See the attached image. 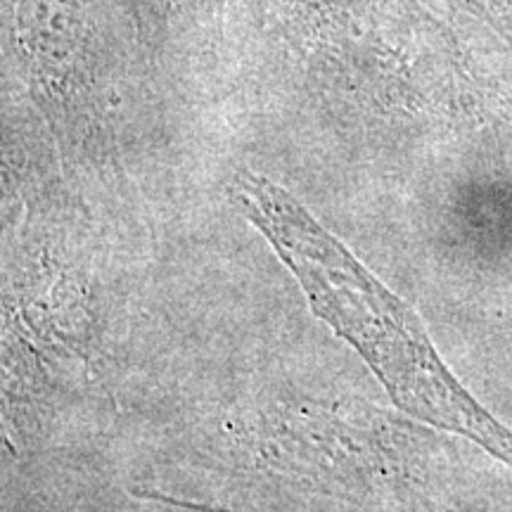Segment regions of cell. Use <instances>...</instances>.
<instances>
[{
	"instance_id": "cell-1",
	"label": "cell",
	"mask_w": 512,
	"mask_h": 512,
	"mask_svg": "<svg viewBox=\"0 0 512 512\" xmlns=\"http://www.w3.org/2000/svg\"><path fill=\"white\" fill-rule=\"evenodd\" d=\"M238 192L249 219L299 280L313 313L366 358L401 411L470 437L512 463V432L448 373L418 316L399 297L280 185L242 176Z\"/></svg>"
}]
</instances>
